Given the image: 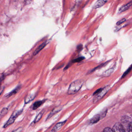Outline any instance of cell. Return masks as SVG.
Instances as JSON below:
<instances>
[{"label": "cell", "instance_id": "8", "mask_svg": "<svg viewBox=\"0 0 132 132\" xmlns=\"http://www.w3.org/2000/svg\"><path fill=\"white\" fill-rule=\"evenodd\" d=\"M46 45V42H44V43L40 45H39L38 47L35 50V51L33 53V55H36L37 54L45 47V45Z\"/></svg>", "mask_w": 132, "mask_h": 132}, {"label": "cell", "instance_id": "9", "mask_svg": "<svg viewBox=\"0 0 132 132\" xmlns=\"http://www.w3.org/2000/svg\"><path fill=\"white\" fill-rule=\"evenodd\" d=\"M45 100H43L35 102L33 105V109L34 110H35L37 109L38 108H39L40 106H41L43 104V103L45 102Z\"/></svg>", "mask_w": 132, "mask_h": 132}, {"label": "cell", "instance_id": "21", "mask_svg": "<svg viewBox=\"0 0 132 132\" xmlns=\"http://www.w3.org/2000/svg\"><path fill=\"white\" fill-rule=\"evenodd\" d=\"M128 131L129 132H132V122H130L128 126Z\"/></svg>", "mask_w": 132, "mask_h": 132}, {"label": "cell", "instance_id": "3", "mask_svg": "<svg viewBox=\"0 0 132 132\" xmlns=\"http://www.w3.org/2000/svg\"><path fill=\"white\" fill-rule=\"evenodd\" d=\"M109 89V86H106L104 88L102 89L101 92L98 94L96 95L95 98H94V100H93L94 102L95 103L96 101L100 99L106 93Z\"/></svg>", "mask_w": 132, "mask_h": 132}, {"label": "cell", "instance_id": "5", "mask_svg": "<svg viewBox=\"0 0 132 132\" xmlns=\"http://www.w3.org/2000/svg\"><path fill=\"white\" fill-rule=\"evenodd\" d=\"M132 6V1H130L129 3H128L127 4L122 6V7L119 10L118 13H122V12L126 11L128 10Z\"/></svg>", "mask_w": 132, "mask_h": 132}, {"label": "cell", "instance_id": "6", "mask_svg": "<svg viewBox=\"0 0 132 132\" xmlns=\"http://www.w3.org/2000/svg\"><path fill=\"white\" fill-rule=\"evenodd\" d=\"M107 1H103V0H100L96 1L95 5L93 6V7L94 9H97L100 8L101 7L104 5Z\"/></svg>", "mask_w": 132, "mask_h": 132}, {"label": "cell", "instance_id": "19", "mask_svg": "<svg viewBox=\"0 0 132 132\" xmlns=\"http://www.w3.org/2000/svg\"><path fill=\"white\" fill-rule=\"evenodd\" d=\"M126 21V19L125 18H123L120 20L116 24L117 25H120L122 24L123 23H124V22Z\"/></svg>", "mask_w": 132, "mask_h": 132}, {"label": "cell", "instance_id": "14", "mask_svg": "<svg viewBox=\"0 0 132 132\" xmlns=\"http://www.w3.org/2000/svg\"><path fill=\"white\" fill-rule=\"evenodd\" d=\"M35 96L34 95H31L30 96H27L25 99V103L26 104L30 102L31 101L33 100L35 98Z\"/></svg>", "mask_w": 132, "mask_h": 132}, {"label": "cell", "instance_id": "12", "mask_svg": "<svg viewBox=\"0 0 132 132\" xmlns=\"http://www.w3.org/2000/svg\"><path fill=\"white\" fill-rule=\"evenodd\" d=\"M61 109H60V107H57V108H55L53 110H52V112L50 114L48 115V117L47 118V119H48L49 118H51V117L53 115H54L55 113H57L58 112H59V111L61 110Z\"/></svg>", "mask_w": 132, "mask_h": 132}, {"label": "cell", "instance_id": "15", "mask_svg": "<svg viewBox=\"0 0 132 132\" xmlns=\"http://www.w3.org/2000/svg\"><path fill=\"white\" fill-rule=\"evenodd\" d=\"M43 115V113L40 112V113L37 116L36 118H35V119L34 120V123H36L38 122L41 119Z\"/></svg>", "mask_w": 132, "mask_h": 132}, {"label": "cell", "instance_id": "11", "mask_svg": "<svg viewBox=\"0 0 132 132\" xmlns=\"http://www.w3.org/2000/svg\"><path fill=\"white\" fill-rule=\"evenodd\" d=\"M100 116L99 115H96L94 116L90 120V123H95L98 122L100 119Z\"/></svg>", "mask_w": 132, "mask_h": 132}, {"label": "cell", "instance_id": "16", "mask_svg": "<svg viewBox=\"0 0 132 132\" xmlns=\"http://www.w3.org/2000/svg\"><path fill=\"white\" fill-rule=\"evenodd\" d=\"M84 59H85L84 57H79L78 58L76 59L72 60L71 61V63H77V62H80L82 61V60H84Z\"/></svg>", "mask_w": 132, "mask_h": 132}, {"label": "cell", "instance_id": "20", "mask_svg": "<svg viewBox=\"0 0 132 132\" xmlns=\"http://www.w3.org/2000/svg\"><path fill=\"white\" fill-rule=\"evenodd\" d=\"M103 132H113V130L110 127H106L104 129Z\"/></svg>", "mask_w": 132, "mask_h": 132}, {"label": "cell", "instance_id": "22", "mask_svg": "<svg viewBox=\"0 0 132 132\" xmlns=\"http://www.w3.org/2000/svg\"><path fill=\"white\" fill-rule=\"evenodd\" d=\"M22 130V128L21 127H20V128H18L16 130L14 131H13L12 132H21V131Z\"/></svg>", "mask_w": 132, "mask_h": 132}, {"label": "cell", "instance_id": "18", "mask_svg": "<svg viewBox=\"0 0 132 132\" xmlns=\"http://www.w3.org/2000/svg\"><path fill=\"white\" fill-rule=\"evenodd\" d=\"M132 69V64L130 65V67L126 70V72L123 73V75L122 76V78H124L125 76H126L127 75H128V73L130 72L131 71V69Z\"/></svg>", "mask_w": 132, "mask_h": 132}, {"label": "cell", "instance_id": "7", "mask_svg": "<svg viewBox=\"0 0 132 132\" xmlns=\"http://www.w3.org/2000/svg\"><path fill=\"white\" fill-rule=\"evenodd\" d=\"M66 121H66H64V122H59L58 123H57L56 125L54 127L53 129H52V132H57V131L59 130L62 127V126L65 123Z\"/></svg>", "mask_w": 132, "mask_h": 132}, {"label": "cell", "instance_id": "4", "mask_svg": "<svg viewBox=\"0 0 132 132\" xmlns=\"http://www.w3.org/2000/svg\"><path fill=\"white\" fill-rule=\"evenodd\" d=\"M112 130L113 132H126L122 124L119 122L117 123L114 125Z\"/></svg>", "mask_w": 132, "mask_h": 132}, {"label": "cell", "instance_id": "17", "mask_svg": "<svg viewBox=\"0 0 132 132\" xmlns=\"http://www.w3.org/2000/svg\"><path fill=\"white\" fill-rule=\"evenodd\" d=\"M7 112H8V109L7 108H4L2 109L1 111V117L2 118L4 116H5L6 114H7Z\"/></svg>", "mask_w": 132, "mask_h": 132}, {"label": "cell", "instance_id": "2", "mask_svg": "<svg viewBox=\"0 0 132 132\" xmlns=\"http://www.w3.org/2000/svg\"><path fill=\"white\" fill-rule=\"evenodd\" d=\"M22 110H20L19 111H15L11 115V117H10L8 121H7L6 124L4 125V128H6L10 125H11L12 123H13L15 121V119H16L18 116L20 115L22 113Z\"/></svg>", "mask_w": 132, "mask_h": 132}, {"label": "cell", "instance_id": "10", "mask_svg": "<svg viewBox=\"0 0 132 132\" xmlns=\"http://www.w3.org/2000/svg\"><path fill=\"white\" fill-rule=\"evenodd\" d=\"M20 88L21 86H18V87H16L15 89H14L13 91L11 92L10 93H9V94H7V95H6V97L8 98V97H10L11 96L16 94V93L18 92L19 91V89H20Z\"/></svg>", "mask_w": 132, "mask_h": 132}, {"label": "cell", "instance_id": "13", "mask_svg": "<svg viewBox=\"0 0 132 132\" xmlns=\"http://www.w3.org/2000/svg\"><path fill=\"white\" fill-rule=\"evenodd\" d=\"M113 71H114V68H113L110 69H108L107 71H105L102 74L103 76H104V77H107V76H109L113 72Z\"/></svg>", "mask_w": 132, "mask_h": 132}, {"label": "cell", "instance_id": "1", "mask_svg": "<svg viewBox=\"0 0 132 132\" xmlns=\"http://www.w3.org/2000/svg\"><path fill=\"white\" fill-rule=\"evenodd\" d=\"M83 82L84 81L82 80H77L73 82L69 86L68 90V94L74 95L77 93L81 88Z\"/></svg>", "mask_w": 132, "mask_h": 132}]
</instances>
